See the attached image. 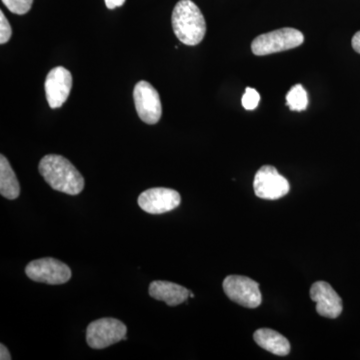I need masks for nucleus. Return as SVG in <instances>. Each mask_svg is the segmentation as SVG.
<instances>
[{"instance_id": "nucleus-7", "label": "nucleus", "mask_w": 360, "mask_h": 360, "mask_svg": "<svg viewBox=\"0 0 360 360\" xmlns=\"http://www.w3.org/2000/svg\"><path fill=\"white\" fill-rule=\"evenodd\" d=\"M253 188L257 198L276 200L290 193V187L288 179L279 174L276 167L264 165L255 174Z\"/></svg>"}, {"instance_id": "nucleus-20", "label": "nucleus", "mask_w": 360, "mask_h": 360, "mask_svg": "<svg viewBox=\"0 0 360 360\" xmlns=\"http://www.w3.org/2000/svg\"><path fill=\"white\" fill-rule=\"evenodd\" d=\"M352 49L360 54V32L355 33L352 40Z\"/></svg>"}, {"instance_id": "nucleus-9", "label": "nucleus", "mask_w": 360, "mask_h": 360, "mask_svg": "<svg viewBox=\"0 0 360 360\" xmlns=\"http://www.w3.org/2000/svg\"><path fill=\"white\" fill-rule=\"evenodd\" d=\"M181 196L174 189L155 187L148 189L139 196V205L150 214H162L179 207Z\"/></svg>"}, {"instance_id": "nucleus-4", "label": "nucleus", "mask_w": 360, "mask_h": 360, "mask_svg": "<svg viewBox=\"0 0 360 360\" xmlns=\"http://www.w3.org/2000/svg\"><path fill=\"white\" fill-rule=\"evenodd\" d=\"M127 333V326L118 319L110 317L97 319L87 326V345L94 349H104L122 341Z\"/></svg>"}, {"instance_id": "nucleus-16", "label": "nucleus", "mask_w": 360, "mask_h": 360, "mask_svg": "<svg viewBox=\"0 0 360 360\" xmlns=\"http://www.w3.org/2000/svg\"><path fill=\"white\" fill-rule=\"evenodd\" d=\"M2 2L11 13L22 15L30 11L33 0H2Z\"/></svg>"}, {"instance_id": "nucleus-8", "label": "nucleus", "mask_w": 360, "mask_h": 360, "mask_svg": "<svg viewBox=\"0 0 360 360\" xmlns=\"http://www.w3.org/2000/svg\"><path fill=\"white\" fill-rule=\"evenodd\" d=\"M134 99L137 115L142 122L155 124L162 115L160 94L148 82H137L134 87Z\"/></svg>"}, {"instance_id": "nucleus-12", "label": "nucleus", "mask_w": 360, "mask_h": 360, "mask_svg": "<svg viewBox=\"0 0 360 360\" xmlns=\"http://www.w3.org/2000/svg\"><path fill=\"white\" fill-rule=\"evenodd\" d=\"M149 295L156 300L167 303L169 307H176L186 302L191 291L169 281H153L149 285Z\"/></svg>"}, {"instance_id": "nucleus-6", "label": "nucleus", "mask_w": 360, "mask_h": 360, "mask_svg": "<svg viewBox=\"0 0 360 360\" xmlns=\"http://www.w3.org/2000/svg\"><path fill=\"white\" fill-rule=\"evenodd\" d=\"M224 290L229 300L248 309H257L262 304L259 284L250 277L227 276L224 281Z\"/></svg>"}, {"instance_id": "nucleus-11", "label": "nucleus", "mask_w": 360, "mask_h": 360, "mask_svg": "<svg viewBox=\"0 0 360 360\" xmlns=\"http://www.w3.org/2000/svg\"><path fill=\"white\" fill-rule=\"evenodd\" d=\"M310 297L316 303L317 314L328 319H338L342 312V300L326 281H317L310 288Z\"/></svg>"}, {"instance_id": "nucleus-3", "label": "nucleus", "mask_w": 360, "mask_h": 360, "mask_svg": "<svg viewBox=\"0 0 360 360\" xmlns=\"http://www.w3.org/2000/svg\"><path fill=\"white\" fill-rule=\"evenodd\" d=\"M303 41L304 37L300 30L291 27L281 28L257 37L251 44V51L257 56H269L295 49Z\"/></svg>"}, {"instance_id": "nucleus-14", "label": "nucleus", "mask_w": 360, "mask_h": 360, "mask_svg": "<svg viewBox=\"0 0 360 360\" xmlns=\"http://www.w3.org/2000/svg\"><path fill=\"white\" fill-rule=\"evenodd\" d=\"M0 193L11 200H16L20 194V182L4 155H0Z\"/></svg>"}, {"instance_id": "nucleus-15", "label": "nucleus", "mask_w": 360, "mask_h": 360, "mask_svg": "<svg viewBox=\"0 0 360 360\" xmlns=\"http://www.w3.org/2000/svg\"><path fill=\"white\" fill-rule=\"evenodd\" d=\"M286 105L292 111L307 110V105H309V96L302 84H296L291 87L290 92L286 96Z\"/></svg>"}, {"instance_id": "nucleus-10", "label": "nucleus", "mask_w": 360, "mask_h": 360, "mask_svg": "<svg viewBox=\"0 0 360 360\" xmlns=\"http://www.w3.org/2000/svg\"><path fill=\"white\" fill-rule=\"evenodd\" d=\"M45 96L51 108H59L68 101L72 87V75L63 66L49 71L45 79Z\"/></svg>"}, {"instance_id": "nucleus-19", "label": "nucleus", "mask_w": 360, "mask_h": 360, "mask_svg": "<svg viewBox=\"0 0 360 360\" xmlns=\"http://www.w3.org/2000/svg\"><path fill=\"white\" fill-rule=\"evenodd\" d=\"M104 1H105L106 7L110 9H115L125 4V0H104Z\"/></svg>"}, {"instance_id": "nucleus-2", "label": "nucleus", "mask_w": 360, "mask_h": 360, "mask_svg": "<svg viewBox=\"0 0 360 360\" xmlns=\"http://www.w3.org/2000/svg\"><path fill=\"white\" fill-rule=\"evenodd\" d=\"M172 22L175 35L184 44L194 46L200 44L205 39V16L191 0H180L177 2L172 13Z\"/></svg>"}, {"instance_id": "nucleus-17", "label": "nucleus", "mask_w": 360, "mask_h": 360, "mask_svg": "<svg viewBox=\"0 0 360 360\" xmlns=\"http://www.w3.org/2000/svg\"><path fill=\"white\" fill-rule=\"evenodd\" d=\"M259 101L260 96L257 90L248 87V89H245V94H243V101H241L243 108H245L246 110H255Z\"/></svg>"}, {"instance_id": "nucleus-18", "label": "nucleus", "mask_w": 360, "mask_h": 360, "mask_svg": "<svg viewBox=\"0 0 360 360\" xmlns=\"http://www.w3.org/2000/svg\"><path fill=\"white\" fill-rule=\"evenodd\" d=\"M11 35H13L11 26L9 25L4 13L1 11L0 13V44H6V42H8Z\"/></svg>"}, {"instance_id": "nucleus-5", "label": "nucleus", "mask_w": 360, "mask_h": 360, "mask_svg": "<svg viewBox=\"0 0 360 360\" xmlns=\"http://www.w3.org/2000/svg\"><path fill=\"white\" fill-rule=\"evenodd\" d=\"M25 274L33 281L51 285L65 284L71 278L70 266L52 257L32 260L26 266Z\"/></svg>"}, {"instance_id": "nucleus-1", "label": "nucleus", "mask_w": 360, "mask_h": 360, "mask_svg": "<svg viewBox=\"0 0 360 360\" xmlns=\"http://www.w3.org/2000/svg\"><path fill=\"white\" fill-rule=\"evenodd\" d=\"M39 174L54 191L77 195L84 191V179L75 165L63 156L47 155L40 160Z\"/></svg>"}, {"instance_id": "nucleus-13", "label": "nucleus", "mask_w": 360, "mask_h": 360, "mask_svg": "<svg viewBox=\"0 0 360 360\" xmlns=\"http://www.w3.org/2000/svg\"><path fill=\"white\" fill-rule=\"evenodd\" d=\"M253 338L260 347L271 354L285 356L290 352V341L272 329H258L255 331Z\"/></svg>"}, {"instance_id": "nucleus-21", "label": "nucleus", "mask_w": 360, "mask_h": 360, "mask_svg": "<svg viewBox=\"0 0 360 360\" xmlns=\"http://www.w3.org/2000/svg\"><path fill=\"white\" fill-rule=\"evenodd\" d=\"M11 359H13V357H11V354H9L8 349L1 343V345H0V359L11 360Z\"/></svg>"}, {"instance_id": "nucleus-22", "label": "nucleus", "mask_w": 360, "mask_h": 360, "mask_svg": "<svg viewBox=\"0 0 360 360\" xmlns=\"http://www.w3.org/2000/svg\"><path fill=\"white\" fill-rule=\"evenodd\" d=\"M191 297H194V295H193V293H191Z\"/></svg>"}]
</instances>
